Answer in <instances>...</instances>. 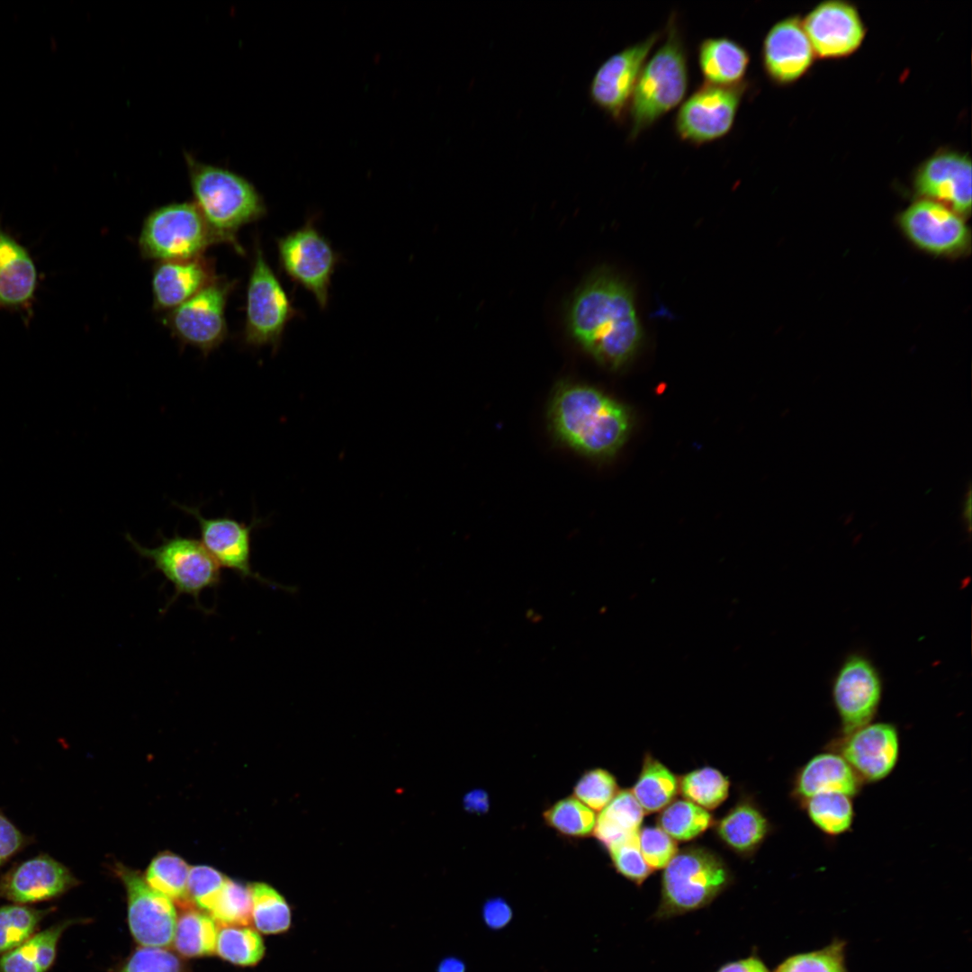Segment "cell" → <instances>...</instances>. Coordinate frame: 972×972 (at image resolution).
Returning a JSON list of instances; mask_svg holds the SVG:
<instances>
[{
    "mask_svg": "<svg viewBox=\"0 0 972 972\" xmlns=\"http://www.w3.org/2000/svg\"><path fill=\"white\" fill-rule=\"evenodd\" d=\"M567 324L576 342L612 370L631 360L643 340L631 290L607 271L592 274L579 288L569 307Z\"/></svg>",
    "mask_w": 972,
    "mask_h": 972,
    "instance_id": "1",
    "label": "cell"
},
{
    "mask_svg": "<svg viewBox=\"0 0 972 972\" xmlns=\"http://www.w3.org/2000/svg\"><path fill=\"white\" fill-rule=\"evenodd\" d=\"M554 436L591 458H608L624 445L631 428L628 410L593 387L562 382L549 408Z\"/></svg>",
    "mask_w": 972,
    "mask_h": 972,
    "instance_id": "2",
    "label": "cell"
},
{
    "mask_svg": "<svg viewBox=\"0 0 972 972\" xmlns=\"http://www.w3.org/2000/svg\"><path fill=\"white\" fill-rule=\"evenodd\" d=\"M193 202L202 214L220 244L240 256L246 250L238 242L241 227L266 214V206L256 187L245 177L227 168L205 164L184 153Z\"/></svg>",
    "mask_w": 972,
    "mask_h": 972,
    "instance_id": "3",
    "label": "cell"
},
{
    "mask_svg": "<svg viewBox=\"0 0 972 972\" xmlns=\"http://www.w3.org/2000/svg\"><path fill=\"white\" fill-rule=\"evenodd\" d=\"M666 29L663 44L646 60L632 94L628 107L631 140L680 105L688 92V52L675 15Z\"/></svg>",
    "mask_w": 972,
    "mask_h": 972,
    "instance_id": "4",
    "label": "cell"
},
{
    "mask_svg": "<svg viewBox=\"0 0 972 972\" xmlns=\"http://www.w3.org/2000/svg\"><path fill=\"white\" fill-rule=\"evenodd\" d=\"M731 870L716 852L701 846L678 850L663 868L657 919L707 906L732 883Z\"/></svg>",
    "mask_w": 972,
    "mask_h": 972,
    "instance_id": "5",
    "label": "cell"
},
{
    "mask_svg": "<svg viewBox=\"0 0 972 972\" xmlns=\"http://www.w3.org/2000/svg\"><path fill=\"white\" fill-rule=\"evenodd\" d=\"M220 244L194 202H171L144 219L138 247L141 256L156 262L182 261L203 256Z\"/></svg>",
    "mask_w": 972,
    "mask_h": 972,
    "instance_id": "6",
    "label": "cell"
},
{
    "mask_svg": "<svg viewBox=\"0 0 972 972\" xmlns=\"http://www.w3.org/2000/svg\"><path fill=\"white\" fill-rule=\"evenodd\" d=\"M161 543L152 548L143 546L130 534L125 536L132 549L142 558L150 561L153 569L158 571L175 589V594L167 602L166 611L181 595H189L195 607L207 611L200 604V595L207 589H217L221 581L220 565L197 539L176 534L172 537L162 535Z\"/></svg>",
    "mask_w": 972,
    "mask_h": 972,
    "instance_id": "7",
    "label": "cell"
},
{
    "mask_svg": "<svg viewBox=\"0 0 972 972\" xmlns=\"http://www.w3.org/2000/svg\"><path fill=\"white\" fill-rule=\"evenodd\" d=\"M247 287L244 342L254 347H280L287 324L302 316L272 270L256 238Z\"/></svg>",
    "mask_w": 972,
    "mask_h": 972,
    "instance_id": "8",
    "label": "cell"
},
{
    "mask_svg": "<svg viewBox=\"0 0 972 972\" xmlns=\"http://www.w3.org/2000/svg\"><path fill=\"white\" fill-rule=\"evenodd\" d=\"M279 269L315 297L321 310L328 304L331 278L341 256L309 219L301 228L276 239Z\"/></svg>",
    "mask_w": 972,
    "mask_h": 972,
    "instance_id": "9",
    "label": "cell"
},
{
    "mask_svg": "<svg viewBox=\"0 0 972 972\" xmlns=\"http://www.w3.org/2000/svg\"><path fill=\"white\" fill-rule=\"evenodd\" d=\"M237 284V280L218 276L194 297L167 311L163 324L183 345L209 355L228 337L225 309Z\"/></svg>",
    "mask_w": 972,
    "mask_h": 972,
    "instance_id": "10",
    "label": "cell"
},
{
    "mask_svg": "<svg viewBox=\"0 0 972 972\" xmlns=\"http://www.w3.org/2000/svg\"><path fill=\"white\" fill-rule=\"evenodd\" d=\"M746 81L735 86L704 82L680 106L674 120L679 139L700 146L726 136L733 129Z\"/></svg>",
    "mask_w": 972,
    "mask_h": 972,
    "instance_id": "11",
    "label": "cell"
},
{
    "mask_svg": "<svg viewBox=\"0 0 972 972\" xmlns=\"http://www.w3.org/2000/svg\"><path fill=\"white\" fill-rule=\"evenodd\" d=\"M832 701L840 721L838 734L874 721L883 696V681L874 662L863 653L848 655L832 682Z\"/></svg>",
    "mask_w": 972,
    "mask_h": 972,
    "instance_id": "12",
    "label": "cell"
},
{
    "mask_svg": "<svg viewBox=\"0 0 972 972\" xmlns=\"http://www.w3.org/2000/svg\"><path fill=\"white\" fill-rule=\"evenodd\" d=\"M900 734L890 722H871L848 734H837L827 749L840 754L863 783H877L896 769L900 757Z\"/></svg>",
    "mask_w": 972,
    "mask_h": 972,
    "instance_id": "13",
    "label": "cell"
},
{
    "mask_svg": "<svg viewBox=\"0 0 972 972\" xmlns=\"http://www.w3.org/2000/svg\"><path fill=\"white\" fill-rule=\"evenodd\" d=\"M898 223L915 247L934 256H958L970 245L963 217L935 201L921 199L912 203L902 212Z\"/></svg>",
    "mask_w": 972,
    "mask_h": 972,
    "instance_id": "14",
    "label": "cell"
},
{
    "mask_svg": "<svg viewBox=\"0 0 972 972\" xmlns=\"http://www.w3.org/2000/svg\"><path fill=\"white\" fill-rule=\"evenodd\" d=\"M115 871L126 889L128 922L133 938L147 947L170 945L177 922L171 899L150 887L139 871L122 864Z\"/></svg>",
    "mask_w": 972,
    "mask_h": 972,
    "instance_id": "15",
    "label": "cell"
},
{
    "mask_svg": "<svg viewBox=\"0 0 972 972\" xmlns=\"http://www.w3.org/2000/svg\"><path fill=\"white\" fill-rule=\"evenodd\" d=\"M661 36L660 32H653L626 47L608 58L594 74L590 99L613 119L620 121L628 110L640 73Z\"/></svg>",
    "mask_w": 972,
    "mask_h": 972,
    "instance_id": "16",
    "label": "cell"
},
{
    "mask_svg": "<svg viewBox=\"0 0 972 972\" xmlns=\"http://www.w3.org/2000/svg\"><path fill=\"white\" fill-rule=\"evenodd\" d=\"M176 506L195 518L202 544L220 566L232 571L243 580L253 579L274 590H289L288 587L261 576L251 566V532L260 525V519L254 518L246 525L228 517L205 518L196 507L178 503Z\"/></svg>",
    "mask_w": 972,
    "mask_h": 972,
    "instance_id": "17",
    "label": "cell"
},
{
    "mask_svg": "<svg viewBox=\"0 0 972 972\" xmlns=\"http://www.w3.org/2000/svg\"><path fill=\"white\" fill-rule=\"evenodd\" d=\"M815 54L822 58L844 57L856 50L865 37L857 9L850 4L829 0L813 8L802 21Z\"/></svg>",
    "mask_w": 972,
    "mask_h": 972,
    "instance_id": "18",
    "label": "cell"
},
{
    "mask_svg": "<svg viewBox=\"0 0 972 972\" xmlns=\"http://www.w3.org/2000/svg\"><path fill=\"white\" fill-rule=\"evenodd\" d=\"M971 161L955 152L937 154L917 171L914 189L922 197L940 202L964 217L971 210Z\"/></svg>",
    "mask_w": 972,
    "mask_h": 972,
    "instance_id": "19",
    "label": "cell"
},
{
    "mask_svg": "<svg viewBox=\"0 0 972 972\" xmlns=\"http://www.w3.org/2000/svg\"><path fill=\"white\" fill-rule=\"evenodd\" d=\"M814 51L796 16L784 18L766 33L761 49L765 73L776 84H790L801 77L813 63Z\"/></svg>",
    "mask_w": 972,
    "mask_h": 972,
    "instance_id": "20",
    "label": "cell"
},
{
    "mask_svg": "<svg viewBox=\"0 0 972 972\" xmlns=\"http://www.w3.org/2000/svg\"><path fill=\"white\" fill-rule=\"evenodd\" d=\"M78 884L70 870L40 855L15 866L0 879V897L18 904L57 897Z\"/></svg>",
    "mask_w": 972,
    "mask_h": 972,
    "instance_id": "21",
    "label": "cell"
},
{
    "mask_svg": "<svg viewBox=\"0 0 972 972\" xmlns=\"http://www.w3.org/2000/svg\"><path fill=\"white\" fill-rule=\"evenodd\" d=\"M217 277L214 260L204 255L188 260L156 262L151 280L153 309L167 312L194 297Z\"/></svg>",
    "mask_w": 972,
    "mask_h": 972,
    "instance_id": "22",
    "label": "cell"
},
{
    "mask_svg": "<svg viewBox=\"0 0 972 972\" xmlns=\"http://www.w3.org/2000/svg\"><path fill=\"white\" fill-rule=\"evenodd\" d=\"M863 781L837 752L825 749L812 756L795 772L791 797L799 806L821 793H842L857 796Z\"/></svg>",
    "mask_w": 972,
    "mask_h": 972,
    "instance_id": "23",
    "label": "cell"
},
{
    "mask_svg": "<svg viewBox=\"0 0 972 972\" xmlns=\"http://www.w3.org/2000/svg\"><path fill=\"white\" fill-rule=\"evenodd\" d=\"M37 284L36 266L29 252L0 228V308L29 313Z\"/></svg>",
    "mask_w": 972,
    "mask_h": 972,
    "instance_id": "24",
    "label": "cell"
},
{
    "mask_svg": "<svg viewBox=\"0 0 972 972\" xmlns=\"http://www.w3.org/2000/svg\"><path fill=\"white\" fill-rule=\"evenodd\" d=\"M751 56L738 41L724 36L703 39L698 48V63L706 83L735 86L743 82Z\"/></svg>",
    "mask_w": 972,
    "mask_h": 972,
    "instance_id": "25",
    "label": "cell"
},
{
    "mask_svg": "<svg viewBox=\"0 0 972 972\" xmlns=\"http://www.w3.org/2000/svg\"><path fill=\"white\" fill-rule=\"evenodd\" d=\"M770 832L769 820L749 799L740 800L716 824V832L719 839L742 857L753 855Z\"/></svg>",
    "mask_w": 972,
    "mask_h": 972,
    "instance_id": "26",
    "label": "cell"
},
{
    "mask_svg": "<svg viewBox=\"0 0 972 972\" xmlns=\"http://www.w3.org/2000/svg\"><path fill=\"white\" fill-rule=\"evenodd\" d=\"M644 814L631 790H619L600 811L593 834L608 850L637 834Z\"/></svg>",
    "mask_w": 972,
    "mask_h": 972,
    "instance_id": "27",
    "label": "cell"
},
{
    "mask_svg": "<svg viewBox=\"0 0 972 972\" xmlns=\"http://www.w3.org/2000/svg\"><path fill=\"white\" fill-rule=\"evenodd\" d=\"M631 792L644 813L660 812L675 799L679 792V778L648 752L644 757L641 771Z\"/></svg>",
    "mask_w": 972,
    "mask_h": 972,
    "instance_id": "28",
    "label": "cell"
},
{
    "mask_svg": "<svg viewBox=\"0 0 972 972\" xmlns=\"http://www.w3.org/2000/svg\"><path fill=\"white\" fill-rule=\"evenodd\" d=\"M799 806L812 824L828 837H838L850 831L855 819L853 797L842 793L816 794Z\"/></svg>",
    "mask_w": 972,
    "mask_h": 972,
    "instance_id": "29",
    "label": "cell"
},
{
    "mask_svg": "<svg viewBox=\"0 0 972 972\" xmlns=\"http://www.w3.org/2000/svg\"><path fill=\"white\" fill-rule=\"evenodd\" d=\"M218 930L209 915L187 908L176 922L174 945L187 958L212 956L216 950Z\"/></svg>",
    "mask_w": 972,
    "mask_h": 972,
    "instance_id": "30",
    "label": "cell"
},
{
    "mask_svg": "<svg viewBox=\"0 0 972 972\" xmlns=\"http://www.w3.org/2000/svg\"><path fill=\"white\" fill-rule=\"evenodd\" d=\"M188 874V865L181 857L163 851L151 860L145 880L150 887L187 909L192 905L187 893Z\"/></svg>",
    "mask_w": 972,
    "mask_h": 972,
    "instance_id": "31",
    "label": "cell"
},
{
    "mask_svg": "<svg viewBox=\"0 0 972 972\" xmlns=\"http://www.w3.org/2000/svg\"><path fill=\"white\" fill-rule=\"evenodd\" d=\"M713 823V816L707 810L685 798L671 801L657 817L658 827L680 842L697 838Z\"/></svg>",
    "mask_w": 972,
    "mask_h": 972,
    "instance_id": "32",
    "label": "cell"
},
{
    "mask_svg": "<svg viewBox=\"0 0 972 972\" xmlns=\"http://www.w3.org/2000/svg\"><path fill=\"white\" fill-rule=\"evenodd\" d=\"M251 916L257 931L265 934L287 932L292 923V913L286 900L265 883L249 886Z\"/></svg>",
    "mask_w": 972,
    "mask_h": 972,
    "instance_id": "33",
    "label": "cell"
},
{
    "mask_svg": "<svg viewBox=\"0 0 972 972\" xmlns=\"http://www.w3.org/2000/svg\"><path fill=\"white\" fill-rule=\"evenodd\" d=\"M729 788V778L709 766L691 770L679 778L682 796L707 811L716 809L726 799Z\"/></svg>",
    "mask_w": 972,
    "mask_h": 972,
    "instance_id": "34",
    "label": "cell"
},
{
    "mask_svg": "<svg viewBox=\"0 0 972 972\" xmlns=\"http://www.w3.org/2000/svg\"><path fill=\"white\" fill-rule=\"evenodd\" d=\"M265 950L262 937L252 928L224 925L218 932L216 952L234 965L255 966L263 958Z\"/></svg>",
    "mask_w": 972,
    "mask_h": 972,
    "instance_id": "35",
    "label": "cell"
},
{
    "mask_svg": "<svg viewBox=\"0 0 972 972\" xmlns=\"http://www.w3.org/2000/svg\"><path fill=\"white\" fill-rule=\"evenodd\" d=\"M546 824L562 835L583 838L593 833L596 814L574 796L555 802L543 813Z\"/></svg>",
    "mask_w": 972,
    "mask_h": 972,
    "instance_id": "36",
    "label": "cell"
},
{
    "mask_svg": "<svg viewBox=\"0 0 972 972\" xmlns=\"http://www.w3.org/2000/svg\"><path fill=\"white\" fill-rule=\"evenodd\" d=\"M51 909L39 910L22 904L0 907V955L18 947L31 936Z\"/></svg>",
    "mask_w": 972,
    "mask_h": 972,
    "instance_id": "37",
    "label": "cell"
},
{
    "mask_svg": "<svg viewBox=\"0 0 972 972\" xmlns=\"http://www.w3.org/2000/svg\"><path fill=\"white\" fill-rule=\"evenodd\" d=\"M845 952L846 942L835 939L820 950L788 957L774 972H848Z\"/></svg>",
    "mask_w": 972,
    "mask_h": 972,
    "instance_id": "38",
    "label": "cell"
},
{
    "mask_svg": "<svg viewBox=\"0 0 972 972\" xmlns=\"http://www.w3.org/2000/svg\"><path fill=\"white\" fill-rule=\"evenodd\" d=\"M210 916L223 925H248L252 921L249 886L227 878Z\"/></svg>",
    "mask_w": 972,
    "mask_h": 972,
    "instance_id": "39",
    "label": "cell"
},
{
    "mask_svg": "<svg viewBox=\"0 0 972 972\" xmlns=\"http://www.w3.org/2000/svg\"><path fill=\"white\" fill-rule=\"evenodd\" d=\"M615 776L608 770L596 768L586 770L576 782L573 795L593 811H601L618 793Z\"/></svg>",
    "mask_w": 972,
    "mask_h": 972,
    "instance_id": "40",
    "label": "cell"
},
{
    "mask_svg": "<svg viewBox=\"0 0 972 972\" xmlns=\"http://www.w3.org/2000/svg\"><path fill=\"white\" fill-rule=\"evenodd\" d=\"M227 878L217 869L208 866L189 868L187 878L188 897L197 908L210 913L213 908Z\"/></svg>",
    "mask_w": 972,
    "mask_h": 972,
    "instance_id": "41",
    "label": "cell"
},
{
    "mask_svg": "<svg viewBox=\"0 0 972 972\" xmlns=\"http://www.w3.org/2000/svg\"><path fill=\"white\" fill-rule=\"evenodd\" d=\"M608 851L616 871L637 886L652 872L641 853L638 833L608 848Z\"/></svg>",
    "mask_w": 972,
    "mask_h": 972,
    "instance_id": "42",
    "label": "cell"
},
{
    "mask_svg": "<svg viewBox=\"0 0 972 972\" xmlns=\"http://www.w3.org/2000/svg\"><path fill=\"white\" fill-rule=\"evenodd\" d=\"M638 842L645 862L652 870L664 868L679 850L675 840L658 826L640 828Z\"/></svg>",
    "mask_w": 972,
    "mask_h": 972,
    "instance_id": "43",
    "label": "cell"
},
{
    "mask_svg": "<svg viewBox=\"0 0 972 972\" xmlns=\"http://www.w3.org/2000/svg\"><path fill=\"white\" fill-rule=\"evenodd\" d=\"M122 972H182V965L172 952L144 946L131 954Z\"/></svg>",
    "mask_w": 972,
    "mask_h": 972,
    "instance_id": "44",
    "label": "cell"
},
{
    "mask_svg": "<svg viewBox=\"0 0 972 972\" xmlns=\"http://www.w3.org/2000/svg\"><path fill=\"white\" fill-rule=\"evenodd\" d=\"M74 922V920L64 921L31 936L41 972H47L52 966L56 958L58 942L64 931Z\"/></svg>",
    "mask_w": 972,
    "mask_h": 972,
    "instance_id": "45",
    "label": "cell"
},
{
    "mask_svg": "<svg viewBox=\"0 0 972 972\" xmlns=\"http://www.w3.org/2000/svg\"><path fill=\"white\" fill-rule=\"evenodd\" d=\"M0 972H41L31 937L0 958Z\"/></svg>",
    "mask_w": 972,
    "mask_h": 972,
    "instance_id": "46",
    "label": "cell"
},
{
    "mask_svg": "<svg viewBox=\"0 0 972 972\" xmlns=\"http://www.w3.org/2000/svg\"><path fill=\"white\" fill-rule=\"evenodd\" d=\"M27 842L28 839L0 813V866Z\"/></svg>",
    "mask_w": 972,
    "mask_h": 972,
    "instance_id": "47",
    "label": "cell"
},
{
    "mask_svg": "<svg viewBox=\"0 0 972 972\" xmlns=\"http://www.w3.org/2000/svg\"><path fill=\"white\" fill-rule=\"evenodd\" d=\"M485 922L489 926L500 928L508 922L511 911L505 901L492 899L487 902L483 910Z\"/></svg>",
    "mask_w": 972,
    "mask_h": 972,
    "instance_id": "48",
    "label": "cell"
},
{
    "mask_svg": "<svg viewBox=\"0 0 972 972\" xmlns=\"http://www.w3.org/2000/svg\"><path fill=\"white\" fill-rule=\"evenodd\" d=\"M716 972H770L764 962L757 956L725 963Z\"/></svg>",
    "mask_w": 972,
    "mask_h": 972,
    "instance_id": "49",
    "label": "cell"
},
{
    "mask_svg": "<svg viewBox=\"0 0 972 972\" xmlns=\"http://www.w3.org/2000/svg\"><path fill=\"white\" fill-rule=\"evenodd\" d=\"M463 805L464 809L471 814H484L490 806L489 796L482 789H473L464 796Z\"/></svg>",
    "mask_w": 972,
    "mask_h": 972,
    "instance_id": "50",
    "label": "cell"
},
{
    "mask_svg": "<svg viewBox=\"0 0 972 972\" xmlns=\"http://www.w3.org/2000/svg\"><path fill=\"white\" fill-rule=\"evenodd\" d=\"M438 972H464V967L456 958H446L438 966Z\"/></svg>",
    "mask_w": 972,
    "mask_h": 972,
    "instance_id": "51",
    "label": "cell"
},
{
    "mask_svg": "<svg viewBox=\"0 0 972 972\" xmlns=\"http://www.w3.org/2000/svg\"><path fill=\"white\" fill-rule=\"evenodd\" d=\"M970 497L971 496H970V491H969L968 495V499L965 501L964 509H963V511H964V518L968 521V526H970V518H971V498Z\"/></svg>",
    "mask_w": 972,
    "mask_h": 972,
    "instance_id": "52",
    "label": "cell"
}]
</instances>
